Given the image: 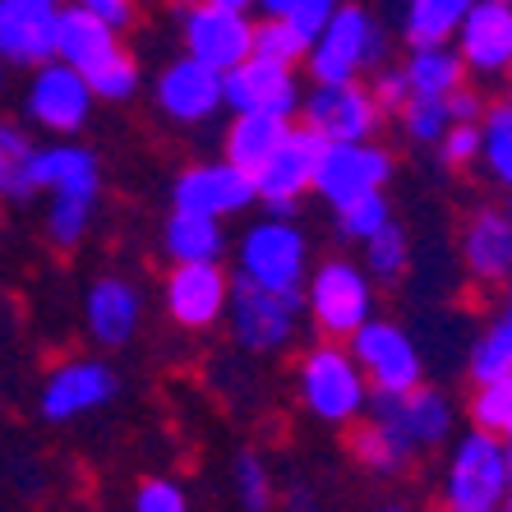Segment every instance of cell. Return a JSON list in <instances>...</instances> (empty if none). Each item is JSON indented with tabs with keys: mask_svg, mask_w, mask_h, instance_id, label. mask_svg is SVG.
Returning <instances> with one entry per match:
<instances>
[{
	"mask_svg": "<svg viewBox=\"0 0 512 512\" xmlns=\"http://www.w3.org/2000/svg\"><path fill=\"white\" fill-rule=\"evenodd\" d=\"M471 10V0H406L402 33L411 47L425 42H453V28L462 24V14Z\"/></svg>",
	"mask_w": 512,
	"mask_h": 512,
	"instance_id": "4dcf8cb0",
	"label": "cell"
},
{
	"mask_svg": "<svg viewBox=\"0 0 512 512\" xmlns=\"http://www.w3.org/2000/svg\"><path fill=\"white\" fill-rule=\"evenodd\" d=\"M480 162H485L489 176L499 180V185L512 180V111H508V102L485 107V116H480Z\"/></svg>",
	"mask_w": 512,
	"mask_h": 512,
	"instance_id": "836d02e7",
	"label": "cell"
},
{
	"mask_svg": "<svg viewBox=\"0 0 512 512\" xmlns=\"http://www.w3.org/2000/svg\"><path fill=\"white\" fill-rule=\"evenodd\" d=\"M47 5H65V0H47Z\"/></svg>",
	"mask_w": 512,
	"mask_h": 512,
	"instance_id": "7dc6e473",
	"label": "cell"
},
{
	"mask_svg": "<svg viewBox=\"0 0 512 512\" xmlns=\"http://www.w3.org/2000/svg\"><path fill=\"white\" fill-rule=\"evenodd\" d=\"M462 259L471 268V277L485 286L508 282L512 273V217L503 208H480L471 222H466L462 236Z\"/></svg>",
	"mask_w": 512,
	"mask_h": 512,
	"instance_id": "603a6c76",
	"label": "cell"
},
{
	"mask_svg": "<svg viewBox=\"0 0 512 512\" xmlns=\"http://www.w3.org/2000/svg\"><path fill=\"white\" fill-rule=\"evenodd\" d=\"M33 153H37V143L19 125H0V199L28 203L37 194Z\"/></svg>",
	"mask_w": 512,
	"mask_h": 512,
	"instance_id": "f1b7e54d",
	"label": "cell"
},
{
	"mask_svg": "<svg viewBox=\"0 0 512 512\" xmlns=\"http://www.w3.org/2000/svg\"><path fill=\"white\" fill-rule=\"evenodd\" d=\"M370 93H374V102L383 107V116H388V111H397L406 97H411V88H406L402 70H379L374 74V84H370Z\"/></svg>",
	"mask_w": 512,
	"mask_h": 512,
	"instance_id": "7bdbcfd3",
	"label": "cell"
},
{
	"mask_svg": "<svg viewBox=\"0 0 512 512\" xmlns=\"http://www.w3.org/2000/svg\"><path fill=\"white\" fill-rule=\"evenodd\" d=\"M305 51H310V37L300 33L291 19L282 14H268L263 24H254V47L250 56H263V60H277V65H305Z\"/></svg>",
	"mask_w": 512,
	"mask_h": 512,
	"instance_id": "d6a6232c",
	"label": "cell"
},
{
	"mask_svg": "<svg viewBox=\"0 0 512 512\" xmlns=\"http://www.w3.org/2000/svg\"><path fill=\"white\" fill-rule=\"evenodd\" d=\"M365 245V273H370V282H397V277L411 268V240H406V231L397 227V222H383L379 231H374L370 240H360Z\"/></svg>",
	"mask_w": 512,
	"mask_h": 512,
	"instance_id": "1f68e13d",
	"label": "cell"
},
{
	"mask_svg": "<svg viewBox=\"0 0 512 512\" xmlns=\"http://www.w3.org/2000/svg\"><path fill=\"white\" fill-rule=\"evenodd\" d=\"M319 143L323 139L314 130H296V125H291L286 139L250 171L254 199L268 203L273 213H291L314 185V157H319Z\"/></svg>",
	"mask_w": 512,
	"mask_h": 512,
	"instance_id": "9a60e30c",
	"label": "cell"
},
{
	"mask_svg": "<svg viewBox=\"0 0 512 512\" xmlns=\"http://www.w3.org/2000/svg\"><path fill=\"white\" fill-rule=\"evenodd\" d=\"M79 10L97 14L102 24H111L116 33H125V28L134 24V10H139V0H74Z\"/></svg>",
	"mask_w": 512,
	"mask_h": 512,
	"instance_id": "b9f144b4",
	"label": "cell"
},
{
	"mask_svg": "<svg viewBox=\"0 0 512 512\" xmlns=\"http://www.w3.org/2000/svg\"><path fill=\"white\" fill-rule=\"evenodd\" d=\"M143 300L125 277H97L84 296V323L97 346H125L139 333Z\"/></svg>",
	"mask_w": 512,
	"mask_h": 512,
	"instance_id": "7402d4cb",
	"label": "cell"
},
{
	"mask_svg": "<svg viewBox=\"0 0 512 512\" xmlns=\"http://www.w3.org/2000/svg\"><path fill=\"white\" fill-rule=\"evenodd\" d=\"M0 88H5V60H0Z\"/></svg>",
	"mask_w": 512,
	"mask_h": 512,
	"instance_id": "bcb514c9",
	"label": "cell"
},
{
	"mask_svg": "<svg viewBox=\"0 0 512 512\" xmlns=\"http://www.w3.org/2000/svg\"><path fill=\"white\" fill-rule=\"evenodd\" d=\"M346 351H351V360L360 365V374H365V383L374 393H402V388H416L425 379L420 346L402 323H388L370 314L356 333L346 337Z\"/></svg>",
	"mask_w": 512,
	"mask_h": 512,
	"instance_id": "ba28073f",
	"label": "cell"
},
{
	"mask_svg": "<svg viewBox=\"0 0 512 512\" xmlns=\"http://www.w3.org/2000/svg\"><path fill=\"white\" fill-rule=\"evenodd\" d=\"M84 79H88V88H93L97 102H130V97L139 93V65H134L130 51L107 56L102 65H93Z\"/></svg>",
	"mask_w": 512,
	"mask_h": 512,
	"instance_id": "8d00e7d4",
	"label": "cell"
},
{
	"mask_svg": "<svg viewBox=\"0 0 512 512\" xmlns=\"http://www.w3.org/2000/svg\"><path fill=\"white\" fill-rule=\"evenodd\" d=\"M296 393L305 402L314 420L323 425H351V420L365 416V397H370V383L360 374V365L351 360L346 342L328 337V342L310 346L296 365Z\"/></svg>",
	"mask_w": 512,
	"mask_h": 512,
	"instance_id": "5b68a950",
	"label": "cell"
},
{
	"mask_svg": "<svg viewBox=\"0 0 512 512\" xmlns=\"http://www.w3.org/2000/svg\"><path fill=\"white\" fill-rule=\"evenodd\" d=\"M213 5H227V10H254L259 0H213Z\"/></svg>",
	"mask_w": 512,
	"mask_h": 512,
	"instance_id": "f6af8a7d",
	"label": "cell"
},
{
	"mask_svg": "<svg viewBox=\"0 0 512 512\" xmlns=\"http://www.w3.org/2000/svg\"><path fill=\"white\" fill-rule=\"evenodd\" d=\"M383 56H388V33L379 19L365 5H333L323 28L310 37L305 70L314 84H342V79L379 70Z\"/></svg>",
	"mask_w": 512,
	"mask_h": 512,
	"instance_id": "7a4b0ae2",
	"label": "cell"
},
{
	"mask_svg": "<svg viewBox=\"0 0 512 512\" xmlns=\"http://www.w3.org/2000/svg\"><path fill=\"white\" fill-rule=\"evenodd\" d=\"M231 489H236L240 503H245V508H254V512L273 503V480H268V466H263L254 453H240L236 462H231Z\"/></svg>",
	"mask_w": 512,
	"mask_h": 512,
	"instance_id": "f35d334b",
	"label": "cell"
},
{
	"mask_svg": "<svg viewBox=\"0 0 512 512\" xmlns=\"http://www.w3.org/2000/svg\"><path fill=\"white\" fill-rule=\"evenodd\" d=\"M134 508L139 512H185L190 508V494H185L176 480L153 476V480H143V485L134 489Z\"/></svg>",
	"mask_w": 512,
	"mask_h": 512,
	"instance_id": "60d3db41",
	"label": "cell"
},
{
	"mask_svg": "<svg viewBox=\"0 0 512 512\" xmlns=\"http://www.w3.org/2000/svg\"><path fill=\"white\" fill-rule=\"evenodd\" d=\"M402 74H406L411 97H448L457 84H466V65H462V56H457L453 42H425V47H411Z\"/></svg>",
	"mask_w": 512,
	"mask_h": 512,
	"instance_id": "484cf974",
	"label": "cell"
},
{
	"mask_svg": "<svg viewBox=\"0 0 512 512\" xmlns=\"http://www.w3.org/2000/svg\"><path fill=\"white\" fill-rule=\"evenodd\" d=\"M171 203H176L180 213H203V217H217V222H227V217L245 213L254 203V180L250 171H240L236 162H194L176 176L171 185Z\"/></svg>",
	"mask_w": 512,
	"mask_h": 512,
	"instance_id": "e0dca14e",
	"label": "cell"
},
{
	"mask_svg": "<svg viewBox=\"0 0 512 512\" xmlns=\"http://www.w3.org/2000/svg\"><path fill=\"white\" fill-rule=\"evenodd\" d=\"M157 111L176 125H203L222 111V70L203 65L194 56L171 60L167 70L157 74Z\"/></svg>",
	"mask_w": 512,
	"mask_h": 512,
	"instance_id": "ffe728a7",
	"label": "cell"
},
{
	"mask_svg": "<svg viewBox=\"0 0 512 512\" xmlns=\"http://www.w3.org/2000/svg\"><path fill=\"white\" fill-rule=\"evenodd\" d=\"M222 107L231 111H263V116H296L300 79L291 65L263 56H245L231 70H222Z\"/></svg>",
	"mask_w": 512,
	"mask_h": 512,
	"instance_id": "2e32d148",
	"label": "cell"
},
{
	"mask_svg": "<svg viewBox=\"0 0 512 512\" xmlns=\"http://www.w3.org/2000/svg\"><path fill=\"white\" fill-rule=\"evenodd\" d=\"M305 111V130H314L323 143L337 139H374L383 125V107L374 102L370 84L360 79H342V84H314L310 97L300 93Z\"/></svg>",
	"mask_w": 512,
	"mask_h": 512,
	"instance_id": "7c38bea8",
	"label": "cell"
},
{
	"mask_svg": "<svg viewBox=\"0 0 512 512\" xmlns=\"http://www.w3.org/2000/svg\"><path fill=\"white\" fill-rule=\"evenodd\" d=\"M176 19L185 56L203 60L213 70H231L254 47V24L245 10H227V5H213V0H180Z\"/></svg>",
	"mask_w": 512,
	"mask_h": 512,
	"instance_id": "8fae6325",
	"label": "cell"
},
{
	"mask_svg": "<svg viewBox=\"0 0 512 512\" xmlns=\"http://www.w3.org/2000/svg\"><path fill=\"white\" fill-rule=\"evenodd\" d=\"M33 180L37 194L47 190V240L56 250H74L88 236L97 213V194H102V171L97 157L79 143H51L33 153Z\"/></svg>",
	"mask_w": 512,
	"mask_h": 512,
	"instance_id": "6da1fadb",
	"label": "cell"
},
{
	"mask_svg": "<svg viewBox=\"0 0 512 512\" xmlns=\"http://www.w3.org/2000/svg\"><path fill=\"white\" fill-rule=\"evenodd\" d=\"M337 213V236L342 240H370L383 222H393V208L383 199V190H370V194H356L333 208Z\"/></svg>",
	"mask_w": 512,
	"mask_h": 512,
	"instance_id": "d590c367",
	"label": "cell"
},
{
	"mask_svg": "<svg viewBox=\"0 0 512 512\" xmlns=\"http://www.w3.org/2000/svg\"><path fill=\"white\" fill-rule=\"evenodd\" d=\"M365 416L388 425L397 439L411 448V453H425V448H439L453 434V402L439 393V388H402V393H374L365 397Z\"/></svg>",
	"mask_w": 512,
	"mask_h": 512,
	"instance_id": "30bf717a",
	"label": "cell"
},
{
	"mask_svg": "<svg viewBox=\"0 0 512 512\" xmlns=\"http://www.w3.org/2000/svg\"><path fill=\"white\" fill-rule=\"evenodd\" d=\"M471 429H485V434H499L508 439L512 434V379H489V383H476L471 393Z\"/></svg>",
	"mask_w": 512,
	"mask_h": 512,
	"instance_id": "e575fe53",
	"label": "cell"
},
{
	"mask_svg": "<svg viewBox=\"0 0 512 512\" xmlns=\"http://www.w3.org/2000/svg\"><path fill=\"white\" fill-rule=\"evenodd\" d=\"M300 291H305V310H310L314 328L323 337H337V342H346L374 314V282L351 259L319 263Z\"/></svg>",
	"mask_w": 512,
	"mask_h": 512,
	"instance_id": "52a82bcc",
	"label": "cell"
},
{
	"mask_svg": "<svg viewBox=\"0 0 512 512\" xmlns=\"http://www.w3.org/2000/svg\"><path fill=\"white\" fill-rule=\"evenodd\" d=\"M162 250L171 263H213L227 254V231L217 217L203 213H171L162 227Z\"/></svg>",
	"mask_w": 512,
	"mask_h": 512,
	"instance_id": "d4e9b609",
	"label": "cell"
},
{
	"mask_svg": "<svg viewBox=\"0 0 512 512\" xmlns=\"http://www.w3.org/2000/svg\"><path fill=\"white\" fill-rule=\"evenodd\" d=\"M453 47L466 74L503 79L512 65V10L503 0H471V10L453 28Z\"/></svg>",
	"mask_w": 512,
	"mask_h": 512,
	"instance_id": "ac0fdd59",
	"label": "cell"
},
{
	"mask_svg": "<svg viewBox=\"0 0 512 512\" xmlns=\"http://www.w3.org/2000/svg\"><path fill=\"white\" fill-rule=\"evenodd\" d=\"M93 88L74 65L65 60H42L33 65V84H28V120L42 125L47 134H74L84 130V120L93 116Z\"/></svg>",
	"mask_w": 512,
	"mask_h": 512,
	"instance_id": "4fadbf2b",
	"label": "cell"
},
{
	"mask_svg": "<svg viewBox=\"0 0 512 512\" xmlns=\"http://www.w3.org/2000/svg\"><path fill=\"white\" fill-rule=\"evenodd\" d=\"M393 176V153L379 148L374 139H337V143H319V157H314V185L328 208L356 199V194L383 190Z\"/></svg>",
	"mask_w": 512,
	"mask_h": 512,
	"instance_id": "9c48e42d",
	"label": "cell"
},
{
	"mask_svg": "<svg viewBox=\"0 0 512 512\" xmlns=\"http://www.w3.org/2000/svg\"><path fill=\"white\" fill-rule=\"evenodd\" d=\"M397 116H402V130L411 143H439V134L453 125L443 97H406L397 107Z\"/></svg>",
	"mask_w": 512,
	"mask_h": 512,
	"instance_id": "74e56055",
	"label": "cell"
},
{
	"mask_svg": "<svg viewBox=\"0 0 512 512\" xmlns=\"http://www.w3.org/2000/svg\"><path fill=\"white\" fill-rule=\"evenodd\" d=\"M305 268H310V240L300 227L286 222V213L259 217L254 227H245L236 245V277L254 286L296 291V286H305Z\"/></svg>",
	"mask_w": 512,
	"mask_h": 512,
	"instance_id": "8992f818",
	"label": "cell"
},
{
	"mask_svg": "<svg viewBox=\"0 0 512 512\" xmlns=\"http://www.w3.org/2000/svg\"><path fill=\"white\" fill-rule=\"evenodd\" d=\"M503 5H508V0H503Z\"/></svg>",
	"mask_w": 512,
	"mask_h": 512,
	"instance_id": "c3c4849f",
	"label": "cell"
},
{
	"mask_svg": "<svg viewBox=\"0 0 512 512\" xmlns=\"http://www.w3.org/2000/svg\"><path fill=\"white\" fill-rule=\"evenodd\" d=\"M116 393H120V379L107 360L79 356V360H65V365H56V370L47 374L37 406H42V416H47L51 425H70V420H79V416L102 411Z\"/></svg>",
	"mask_w": 512,
	"mask_h": 512,
	"instance_id": "5bb4252c",
	"label": "cell"
},
{
	"mask_svg": "<svg viewBox=\"0 0 512 512\" xmlns=\"http://www.w3.org/2000/svg\"><path fill=\"white\" fill-rule=\"evenodd\" d=\"M439 157L443 167H471L480 157V120H453L448 130L439 134Z\"/></svg>",
	"mask_w": 512,
	"mask_h": 512,
	"instance_id": "ab89813d",
	"label": "cell"
},
{
	"mask_svg": "<svg viewBox=\"0 0 512 512\" xmlns=\"http://www.w3.org/2000/svg\"><path fill=\"white\" fill-rule=\"evenodd\" d=\"M286 130H291V120L286 116L236 111V120H231V130H227V143H222V148H227V162H236L240 171H254L263 157L286 139Z\"/></svg>",
	"mask_w": 512,
	"mask_h": 512,
	"instance_id": "4316f807",
	"label": "cell"
},
{
	"mask_svg": "<svg viewBox=\"0 0 512 512\" xmlns=\"http://www.w3.org/2000/svg\"><path fill=\"white\" fill-rule=\"evenodd\" d=\"M443 102H448V116H453V120H480V116H485V97H480L471 84H457L453 93L443 97Z\"/></svg>",
	"mask_w": 512,
	"mask_h": 512,
	"instance_id": "ee69618b",
	"label": "cell"
},
{
	"mask_svg": "<svg viewBox=\"0 0 512 512\" xmlns=\"http://www.w3.org/2000/svg\"><path fill=\"white\" fill-rule=\"evenodd\" d=\"M56 56V5L47 0H0V60L42 65Z\"/></svg>",
	"mask_w": 512,
	"mask_h": 512,
	"instance_id": "44dd1931",
	"label": "cell"
},
{
	"mask_svg": "<svg viewBox=\"0 0 512 512\" xmlns=\"http://www.w3.org/2000/svg\"><path fill=\"white\" fill-rule=\"evenodd\" d=\"M351 457L374 476H397L411 462V448L379 420H360V425L351 420Z\"/></svg>",
	"mask_w": 512,
	"mask_h": 512,
	"instance_id": "83f0119b",
	"label": "cell"
},
{
	"mask_svg": "<svg viewBox=\"0 0 512 512\" xmlns=\"http://www.w3.org/2000/svg\"><path fill=\"white\" fill-rule=\"evenodd\" d=\"M227 291H231V277L227 268L213 263H176L167 273V286H162V300H167V314L190 328V333H203L222 323V310H227Z\"/></svg>",
	"mask_w": 512,
	"mask_h": 512,
	"instance_id": "d6986e66",
	"label": "cell"
},
{
	"mask_svg": "<svg viewBox=\"0 0 512 512\" xmlns=\"http://www.w3.org/2000/svg\"><path fill=\"white\" fill-rule=\"evenodd\" d=\"M222 319H231V337L240 351L250 356H277L296 342L300 319H305V291H273V286H254L245 277H231L227 310Z\"/></svg>",
	"mask_w": 512,
	"mask_h": 512,
	"instance_id": "277c9868",
	"label": "cell"
},
{
	"mask_svg": "<svg viewBox=\"0 0 512 512\" xmlns=\"http://www.w3.org/2000/svg\"><path fill=\"white\" fill-rule=\"evenodd\" d=\"M116 51H120V33L111 24H102L97 14L79 10V5H70V10L56 5V60L88 74L93 65L116 56Z\"/></svg>",
	"mask_w": 512,
	"mask_h": 512,
	"instance_id": "cb8c5ba5",
	"label": "cell"
},
{
	"mask_svg": "<svg viewBox=\"0 0 512 512\" xmlns=\"http://www.w3.org/2000/svg\"><path fill=\"white\" fill-rule=\"evenodd\" d=\"M466 370H471V379L476 383L512 379V319H508V310H499L476 333L471 356H466Z\"/></svg>",
	"mask_w": 512,
	"mask_h": 512,
	"instance_id": "f546056e",
	"label": "cell"
},
{
	"mask_svg": "<svg viewBox=\"0 0 512 512\" xmlns=\"http://www.w3.org/2000/svg\"><path fill=\"white\" fill-rule=\"evenodd\" d=\"M512 494V448L499 434L471 429L453 443L443 471V508L453 512H494Z\"/></svg>",
	"mask_w": 512,
	"mask_h": 512,
	"instance_id": "3957f363",
	"label": "cell"
}]
</instances>
